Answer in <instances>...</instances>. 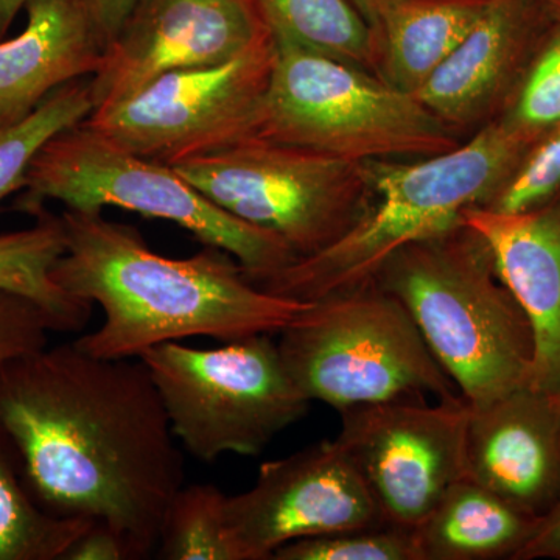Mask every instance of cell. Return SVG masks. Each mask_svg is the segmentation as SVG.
<instances>
[{"label":"cell","mask_w":560,"mask_h":560,"mask_svg":"<svg viewBox=\"0 0 560 560\" xmlns=\"http://www.w3.org/2000/svg\"><path fill=\"white\" fill-rule=\"evenodd\" d=\"M350 2L371 25L372 31L377 33L378 20H381L382 11L388 5L389 0H350ZM375 38H377V35H375Z\"/></svg>","instance_id":"obj_33"},{"label":"cell","mask_w":560,"mask_h":560,"mask_svg":"<svg viewBox=\"0 0 560 560\" xmlns=\"http://www.w3.org/2000/svg\"><path fill=\"white\" fill-rule=\"evenodd\" d=\"M20 35L0 40V128L38 108L51 92L101 69L105 44L83 0H32Z\"/></svg>","instance_id":"obj_17"},{"label":"cell","mask_w":560,"mask_h":560,"mask_svg":"<svg viewBox=\"0 0 560 560\" xmlns=\"http://www.w3.org/2000/svg\"><path fill=\"white\" fill-rule=\"evenodd\" d=\"M176 441L202 463L226 453L256 456L304 418L311 400L296 388L271 335L197 349L180 341L140 355Z\"/></svg>","instance_id":"obj_8"},{"label":"cell","mask_w":560,"mask_h":560,"mask_svg":"<svg viewBox=\"0 0 560 560\" xmlns=\"http://www.w3.org/2000/svg\"><path fill=\"white\" fill-rule=\"evenodd\" d=\"M272 39L370 70L378 43L350 0H254Z\"/></svg>","instance_id":"obj_21"},{"label":"cell","mask_w":560,"mask_h":560,"mask_svg":"<svg viewBox=\"0 0 560 560\" xmlns=\"http://www.w3.org/2000/svg\"><path fill=\"white\" fill-rule=\"evenodd\" d=\"M539 523L464 477L442 493L415 536L420 560H515Z\"/></svg>","instance_id":"obj_18"},{"label":"cell","mask_w":560,"mask_h":560,"mask_svg":"<svg viewBox=\"0 0 560 560\" xmlns=\"http://www.w3.org/2000/svg\"><path fill=\"white\" fill-rule=\"evenodd\" d=\"M501 114L529 130L547 131L560 124V21L555 18Z\"/></svg>","instance_id":"obj_26"},{"label":"cell","mask_w":560,"mask_h":560,"mask_svg":"<svg viewBox=\"0 0 560 560\" xmlns=\"http://www.w3.org/2000/svg\"><path fill=\"white\" fill-rule=\"evenodd\" d=\"M547 131L529 130L501 114L445 153L411 164L366 162V201L355 223L327 248L256 285L301 302L368 285L397 250L452 230L466 209L488 208Z\"/></svg>","instance_id":"obj_3"},{"label":"cell","mask_w":560,"mask_h":560,"mask_svg":"<svg viewBox=\"0 0 560 560\" xmlns=\"http://www.w3.org/2000/svg\"><path fill=\"white\" fill-rule=\"evenodd\" d=\"M558 393H559V396H560V389L558 390Z\"/></svg>","instance_id":"obj_35"},{"label":"cell","mask_w":560,"mask_h":560,"mask_svg":"<svg viewBox=\"0 0 560 560\" xmlns=\"http://www.w3.org/2000/svg\"><path fill=\"white\" fill-rule=\"evenodd\" d=\"M31 2L32 0H0V40L5 39L18 14Z\"/></svg>","instance_id":"obj_32"},{"label":"cell","mask_w":560,"mask_h":560,"mask_svg":"<svg viewBox=\"0 0 560 560\" xmlns=\"http://www.w3.org/2000/svg\"><path fill=\"white\" fill-rule=\"evenodd\" d=\"M560 194V124L555 125L528 151L506 186L488 209L523 213L540 208Z\"/></svg>","instance_id":"obj_27"},{"label":"cell","mask_w":560,"mask_h":560,"mask_svg":"<svg viewBox=\"0 0 560 560\" xmlns=\"http://www.w3.org/2000/svg\"><path fill=\"white\" fill-rule=\"evenodd\" d=\"M51 331L57 323L38 302L0 289V363L47 348Z\"/></svg>","instance_id":"obj_28"},{"label":"cell","mask_w":560,"mask_h":560,"mask_svg":"<svg viewBox=\"0 0 560 560\" xmlns=\"http://www.w3.org/2000/svg\"><path fill=\"white\" fill-rule=\"evenodd\" d=\"M33 217L27 230L0 234V289L38 302L54 316L58 331H81L90 323L92 304L70 296L50 276L66 249L61 215L43 208Z\"/></svg>","instance_id":"obj_20"},{"label":"cell","mask_w":560,"mask_h":560,"mask_svg":"<svg viewBox=\"0 0 560 560\" xmlns=\"http://www.w3.org/2000/svg\"><path fill=\"white\" fill-rule=\"evenodd\" d=\"M279 335L280 359L296 388L338 412L429 394L463 397L407 307L375 283L313 302Z\"/></svg>","instance_id":"obj_7"},{"label":"cell","mask_w":560,"mask_h":560,"mask_svg":"<svg viewBox=\"0 0 560 560\" xmlns=\"http://www.w3.org/2000/svg\"><path fill=\"white\" fill-rule=\"evenodd\" d=\"M139 2L140 0H83L84 9L105 47L113 43Z\"/></svg>","instance_id":"obj_30"},{"label":"cell","mask_w":560,"mask_h":560,"mask_svg":"<svg viewBox=\"0 0 560 560\" xmlns=\"http://www.w3.org/2000/svg\"><path fill=\"white\" fill-rule=\"evenodd\" d=\"M268 36L254 0H140L91 77L94 109L165 73L234 60Z\"/></svg>","instance_id":"obj_13"},{"label":"cell","mask_w":560,"mask_h":560,"mask_svg":"<svg viewBox=\"0 0 560 560\" xmlns=\"http://www.w3.org/2000/svg\"><path fill=\"white\" fill-rule=\"evenodd\" d=\"M275 44V65L249 140L350 162L433 156L458 147L448 125L412 92L359 66Z\"/></svg>","instance_id":"obj_5"},{"label":"cell","mask_w":560,"mask_h":560,"mask_svg":"<svg viewBox=\"0 0 560 560\" xmlns=\"http://www.w3.org/2000/svg\"><path fill=\"white\" fill-rule=\"evenodd\" d=\"M94 108L91 79L70 81L25 119L0 128V205L22 190L25 173L44 143L86 120Z\"/></svg>","instance_id":"obj_23"},{"label":"cell","mask_w":560,"mask_h":560,"mask_svg":"<svg viewBox=\"0 0 560 560\" xmlns=\"http://www.w3.org/2000/svg\"><path fill=\"white\" fill-rule=\"evenodd\" d=\"M61 220L66 249L50 276L70 296L101 305L102 326L75 340L91 355L140 359L186 338L231 342L280 334L312 307L261 290L226 250L205 246L171 259L102 210L66 209Z\"/></svg>","instance_id":"obj_2"},{"label":"cell","mask_w":560,"mask_h":560,"mask_svg":"<svg viewBox=\"0 0 560 560\" xmlns=\"http://www.w3.org/2000/svg\"><path fill=\"white\" fill-rule=\"evenodd\" d=\"M94 523L44 511L28 492L16 452L0 430V560H62Z\"/></svg>","instance_id":"obj_22"},{"label":"cell","mask_w":560,"mask_h":560,"mask_svg":"<svg viewBox=\"0 0 560 560\" xmlns=\"http://www.w3.org/2000/svg\"><path fill=\"white\" fill-rule=\"evenodd\" d=\"M226 501L217 486H183L165 511L158 558L234 560L226 534Z\"/></svg>","instance_id":"obj_24"},{"label":"cell","mask_w":560,"mask_h":560,"mask_svg":"<svg viewBox=\"0 0 560 560\" xmlns=\"http://www.w3.org/2000/svg\"><path fill=\"white\" fill-rule=\"evenodd\" d=\"M371 283L407 307L471 408L530 385L536 338L528 313L463 221L397 250Z\"/></svg>","instance_id":"obj_4"},{"label":"cell","mask_w":560,"mask_h":560,"mask_svg":"<svg viewBox=\"0 0 560 560\" xmlns=\"http://www.w3.org/2000/svg\"><path fill=\"white\" fill-rule=\"evenodd\" d=\"M271 560H420L415 528L383 523L290 541Z\"/></svg>","instance_id":"obj_25"},{"label":"cell","mask_w":560,"mask_h":560,"mask_svg":"<svg viewBox=\"0 0 560 560\" xmlns=\"http://www.w3.org/2000/svg\"><path fill=\"white\" fill-rule=\"evenodd\" d=\"M275 57L270 33L234 60L165 73L83 121L121 149L171 167L230 149L250 139Z\"/></svg>","instance_id":"obj_10"},{"label":"cell","mask_w":560,"mask_h":560,"mask_svg":"<svg viewBox=\"0 0 560 560\" xmlns=\"http://www.w3.org/2000/svg\"><path fill=\"white\" fill-rule=\"evenodd\" d=\"M552 22L544 0H490L463 43L412 92L445 125L466 124L503 103Z\"/></svg>","instance_id":"obj_15"},{"label":"cell","mask_w":560,"mask_h":560,"mask_svg":"<svg viewBox=\"0 0 560 560\" xmlns=\"http://www.w3.org/2000/svg\"><path fill=\"white\" fill-rule=\"evenodd\" d=\"M14 208L33 213L58 201L70 210H132L172 221L205 246L231 254L257 283L298 259L278 235L206 198L171 165L121 149L84 121L58 132L33 158Z\"/></svg>","instance_id":"obj_6"},{"label":"cell","mask_w":560,"mask_h":560,"mask_svg":"<svg viewBox=\"0 0 560 560\" xmlns=\"http://www.w3.org/2000/svg\"><path fill=\"white\" fill-rule=\"evenodd\" d=\"M466 477L515 510L545 517L560 501L559 393L528 385L470 407Z\"/></svg>","instance_id":"obj_14"},{"label":"cell","mask_w":560,"mask_h":560,"mask_svg":"<svg viewBox=\"0 0 560 560\" xmlns=\"http://www.w3.org/2000/svg\"><path fill=\"white\" fill-rule=\"evenodd\" d=\"M490 0H389L377 25L385 80L415 92L480 21Z\"/></svg>","instance_id":"obj_19"},{"label":"cell","mask_w":560,"mask_h":560,"mask_svg":"<svg viewBox=\"0 0 560 560\" xmlns=\"http://www.w3.org/2000/svg\"><path fill=\"white\" fill-rule=\"evenodd\" d=\"M235 219L289 245L298 259L340 238L366 201V162L249 140L173 165Z\"/></svg>","instance_id":"obj_9"},{"label":"cell","mask_w":560,"mask_h":560,"mask_svg":"<svg viewBox=\"0 0 560 560\" xmlns=\"http://www.w3.org/2000/svg\"><path fill=\"white\" fill-rule=\"evenodd\" d=\"M0 430L44 511L116 533L130 560L156 552L186 470L147 364L75 341L0 363Z\"/></svg>","instance_id":"obj_1"},{"label":"cell","mask_w":560,"mask_h":560,"mask_svg":"<svg viewBox=\"0 0 560 560\" xmlns=\"http://www.w3.org/2000/svg\"><path fill=\"white\" fill-rule=\"evenodd\" d=\"M464 397L357 405L340 411L337 436L372 497L394 525L415 528L453 482L466 477Z\"/></svg>","instance_id":"obj_11"},{"label":"cell","mask_w":560,"mask_h":560,"mask_svg":"<svg viewBox=\"0 0 560 560\" xmlns=\"http://www.w3.org/2000/svg\"><path fill=\"white\" fill-rule=\"evenodd\" d=\"M460 221L489 246L497 271L528 313L536 338L530 386L560 389V194L540 208L464 210Z\"/></svg>","instance_id":"obj_16"},{"label":"cell","mask_w":560,"mask_h":560,"mask_svg":"<svg viewBox=\"0 0 560 560\" xmlns=\"http://www.w3.org/2000/svg\"><path fill=\"white\" fill-rule=\"evenodd\" d=\"M62 560H130V556L116 533L102 523H94L69 548Z\"/></svg>","instance_id":"obj_29"},{"label":"cell","mask_w":560,"mask_h":560,"mask_svg":"<svg viewBox=\"0 0 560 560\" xmlns=\"http://www.w3.org/2000/svg\"><path fill=\"white\" fill-rule=\"evenodd\" d=\"M548 11L556 21H560V0H544Z\"/></svg>","instance_id":"obj_34"},{"label":"cell","mask_w":560,"mask_h":560,"mask_svg":"<svg viewBox=\"0 0 560 560\" xmlns=\"http://www.w3.org/2000/svg\"><path fill=\"white\" fill-rule=\"evenodd\" d=\"M560 560V501L545 517L533 539L525 545L515 560Z\"/></svg>","instance_id":"obj_31"},{"label":"cell","mask_w":560,"mask_h":560,"mask_svg":"<svg viewBox=\"0 0 560 560\" xmlns=\"http://www.w3.org/2000/svg\"><path fill=\"white\" fill-rule=\"evenodd\" d=\"M390 523L340 442L261 464L253 488L228 497L234 560H271L290 541Z\"/></svg>","instance_id":"obj_12"}]
</instances>
